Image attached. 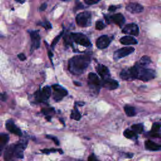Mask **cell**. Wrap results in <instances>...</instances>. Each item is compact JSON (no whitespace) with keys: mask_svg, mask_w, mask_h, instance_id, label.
<instances>
[{"mask_svg":"<svg viewBox=\"0 0 161 161\" xmlns=\"http://www.w3.org/2000/svg\"><path fill=\"white\" fill-rule=\"evenodd\" d=\"M125 112L128 117H134V116L136 115V112H135V108L130 107V106H126L124 108Z\"/></svg>","mask_w":161,"mask_h":161,"instance_id":"obj_22","label":"cell"},{"mask_svg":"<svg viewBox=\"0 0 161 161\" xmlns=\"http://www.w3.org/2000/svg\"><path fill=\"white\" fill-rule=\"evenodd\" d=\"M145 148L151 151H158L161 150V146L151 140H147L145 143Z\"/></svg>","mask_w":161,"mask_h":161,"instance_id":"obj_18","label":"cell"},{"mask_svg":"<svg viewBox=\"0 0 161 161\" xmlns=\"http://www.w3.org/2000/svg\"><path fill=\"white\" fill-rule=\"evenodd\" d=\"M88 84L89 87L93 89H96V91H98V89L102 86V82L100 81L98 75L93 73H91L88 75Z\"/></svg>","mask_w":161,"mask_h":161,"instance_id":"obj_6","label":"cell"},{"mask_svg":"<svg viewBox=\"0 0 161 161\" xmlns=\"http://www.w3.org/2000/svg\"><path fill=\"white\" fill-rule=\"evenodd\" d=\"M42 152L44 154H49L50 152H57V151H58L56 149H44V150H41Z\"/></svg>","mask_w":161,"mask_h":161,"instance_id":"obj_32","label":"cell"},{"mask_svg":"<svg viewBox=\"0 0 161 161\" xmlns=\"http://www.w3.org/2000/svg\"><path fill=\"white\" fill-rule=\"evenodd\" d=\"M161 128V123H155L153 124L152 127V132H157Z\"/></svg>","mask_w":161,"mask_h":161,"instance_id":"obj_27","label":"cell"},{"mask_svg":"<svg viewBox=\"0 0 161 161\" xmlns=\"http://www.w3.org/2000/svg\"><path fill=\"white\" fill-rule=\"evenodd\" d=\"M63 35V32H62V33H60L59 35H58V36H57L56 37H55L54 39V40H53V42H52V44H51V47H52V48H54V47L55 46V45H56L57 43H58V42L59 41V40H60V38H61V37H62V35Z\"/></svg>","mask_w":161,"mask_h":161,"instance_id":"obj_28","label":"cell"},{"mask_svg":"<svg viewBox=\"0 0 161 161\" xmlns=\"http://www.w3.org/2000/svg\"><path fill=\"white\" fill-rule=\"evenodd\" d=\"M105 27V25L102 21H98L96 23V29L98 30H103Z\"/></svg>","mask_w":161,"mask_h":161,"instance_id":"obj_29","label":"cell"},{"mask_svg":"<svg viewBox=\"0 0 161 161\" xmlns=\"http://www.w3.org/2000/svg\"><path fill=\"white\" fill-rule=\"evenodd\" d=\"M9 141V136L5 133H0V149H1Z\"/></svg>","mask_w":161,"mask_h":161,"instance_id":"obj_21","label":"cell"},{"mask_svg":"<svg viewBox=\"0 0 161 161\" xmlns=\"http://www.w3.org/2000/svg\"><path fill=\"white\" fill-rule=\"evenodd\" d=\"M120 42L122 43L123 45H135L137 44V40H136L135 38L131 36H125L120 39Z\"/></svg>","mask_w":161,"mask_h":161,"instance_id":"obj_19","label":"cell"},{"mask_svg":"<svg viewBox=\"0 0 161 161\" xmlns=\"http://www.w3.org/2000/svg\"><path fill=\"white\" fill-rule=\"evenodd\" d=\"M88 161H100V160H99L94 154H92L89 156Z\"/></svg>","mask_w":161,"mask_h":161,"instance_id":"obj_34","label":"cell"},{"mask_svg":"<svg viewBox=\"0 0 161 161\" xmlns=\"http://www.w3.org/2000/svg\"><path fill=\"white\" fill-rule=\"evenodd\" d=\"M116 9H117V7H116L115 6H113V5H112V6H110L108 8V10L110 12H114V11H115Z\"/></svg>","mask_w":161,"mask_h":161,"instance_id":"obj_39","label":"cell"},{"mask_svg":"<svg viewBox=\"0 0 161 161\" xmlns=\"http://www.w3.org/2000/svg\"><path fill=\"white\" fill-rule=\"evenodd\" d=\"M46 137H47L48 139H49L52 140L54 141V143H55V144H56V145H59V141L58 140V139H57L56 137H53V136H52V135H47Z\"/></svg>","mask_w":161,"mask_h":161,"instance_id":"obj_31","label":"cell"},{"mask_svg":"<svg viewBox=\"0 0 161 161\" xmlns=\"http://www.w3.org/2000/svg\"><path fill=\"white\" fill-rule=\"evenodd\" d=\"M30 37L32 39V47L31 50L33 51L35 49L39 48L40 45V37L39 35L38 31L37 30H33V31L29 32Z\"/></svg>","mask_w":161,"mask_h":161,"instance_id":"obj_8","label":"cell"},{"mask_svg":"<svg viewBox=\"0 0 161 161\" xmlns=\"http://www.w3.org/2000/svg\"><path fill=\"white\" fill-rule=\"evenodd\" d=\"M102 86H103L104 88H107L110 90H113L117 89L119 86V84L117 80L109 78L103 79V82H102Z\"/></svg>","mask_w":161,"mask_h":161,"instance_id":"obj_10","label":"cell"},{"mask_svg":"<svg viewBox=\"0 0 161 161\" xmlns=\"http://www.w3.org/2000/svg\"><path fill=\"white\" fill-rule=\"evenodd\" d=\"M91 62V57L88 54L77 55L70 59L68 68L73 74L79 75L84 72Z\"/></svg>","mask_w":161,"mask_h":161,"instance_id":"obj_1","label":"cell"},{"mask_svg":"<svg viewBox=\"0 0 161 161\" xmlns=\"http://www.w3.org/2000/svg\"><path fill=\"white\" fill-rule=\"evenodd\" d=\"M120 78L123 80H127L133 79L130 69L123 70L120 73Z\"/></svg>","mask_w":161,"mask_h":161,"instance_id":"obj_20","label":"cell"},{"mask_svg":"<svg viewBox=\"0 0 161 161\" xmlns=\"http://www.w3.org/2000/svg\"><path fill=\"white\" fill-rule=\"evenodd\" d=\"M97 72L99 75L103 78V79H105L110 78V71L107 67H106L104 65H98L97 67Z\"/></svg>","mask_w":161,"mask_h":161,"instance_id":"obj_16","label":"cell"},{"mask_svg":"<svg viewBox=\"0 0 161 161\" xmlns=\"http://www.w3.org/2000/svg\"><path fill=\"white\" fill-rule=\"evenodd\" d=\"M52 88L54 90V99L56 101V102L60 101L67 94V90L58 84L52 86Z\"/></svg>","mask_w":161,"mask_h":161,"instance_id":"obj_7","label":"cell"},{"mask_svg":"<svg viewBox=\"0 0 161 161\" xmlns=\"http://www.w3.org/2000/svg\"><path fill=\"white\" fill-rule=\"evenodd\" d=\"M49 57H52V52H50V51H49Z\"/></svg>","mask_w":161,"mask_h":161,"instance_id":"obj_42","label":"cell"},{"mask_svg":"<svg viewBox=\"0 0 161 161\" xmlns=\"http://www.w3.org/2000/svg\"><path fill=\"white\" fill-rule=\"evenodd\" d=\"M47 5L46 3H44L41 5V7H40V11H44V10L47 8Z\"/></svg>","mask_w":161,"mask_h":161,"instance_id":"obj_38","label":"cell"},{"mask_svg":"<svg viewBox=\"0 0 161 161\" xmlns=\"http://www.w3.org/2000/svg\"><path fill=\"white\" fill-rule=\"evenodd\" d=\"M40 25H41V26L44 27L45 29H50V28H52L51 24H50L48 22H45L44 23H40Z\"/></svg>","mask_w":161,"mask_h":161,"instance_id":"obj_30","label":"cell"},{"mask_svg":"<svg viewBox=\"0 0 161 161\" xmlns=\"http://www.w3.org/2000/svg\"><path fill=\"white\" fill-rule=\"evenodd\" d=\"M135 51V49L132 47H126L117 50L114 53L113 57L115 60H118L122 58H123L127 55L131 54Z\"/></svg>","mask_w":161,"mask_h":161,"instance_id":"obj_5","label":"cell"},{"mask_svg":"<svg viewBox=\"0 0 161 161\" xmlns=\"http://www.w3.org/2000/svg\"><path fill=\"white\" fill-rule=\"evenodd\" d=\"M126 9L131 13H140L144 11V7L137 3H128L126 7Z\"/></svg>","mask_w":161,"mask_h":161,"instance_id":"obj_11","label":"cell"},{"mask_svg":"<svg viewBox=\"0 0 161 161\" xmlns=\"http://www.w3.org/2000/svg\"><path fill=\"white\" fill-rule=\"evenodd\" d=\"M51 112H54V109L50 108V109H44L42 110V112L45 114V115H48L49 113H50V112L51 113Z\"/></svg>","mask_w":161,"mask_h":161,"instance_id":"obj_36","label":"cell"},{"mask_svg":"<svg viewBox=\"0 0 161 161\" xmlns=\"http://www.w3.org/2000/svg\"><path fill=\"white\" fill-rule=\"evenodd\" d=\"M135 66L136 67V71H137V79L146 82L155 77V72L154 70L142 67L137 64Z\"/></svg>","mask_w":161,"mask_h":161,"instance_id":"obj_2","label":"cell"},{"mask_svg":"<svg viewBox=\"0 0 161 161\" xmlns=\"http://www.w3.org/2000/svg\"><path fill=\"white\" fill-rule=\"evenodd\" d=\"M15 1L18 3H23L25 2L24 0H15Z\"/></svg>","mask_w":161,"mask_h":161,"instance_id":"obj_40","label":"cell"},{"mask_svg":"<svg viewBox=\"0 0 161 161\" xmlns=\"http://www.w3.org/2000/svg\"><path fill=\"white\" fill-rule=\"evenodd\" d=\"M70 118L75 120H77V121H78L80 119V118H81V115H80L78 108H75V109L72 111L71 115H70Z\"/></svg>","mask_w":161,"mask_h":161,"instance_id":"obj_26","label":"cell"},{"mask_svg":"<svg viewBox=\"0 0 161 161\" xmlns=\"http://www.w3.org/2000/svg\"><path fill=\"white\" fill-rule=\"evenodd\" d=\"M99 1H101V0H84L85 3L89 5L96 4V3H98Z\"/></svg>","mask_w":161,"mask_h":161,"instance_id":"obj_33","label":"cell"},{"mask_svg":"<svg viewBox=\"0 0 161 161\" xmlns=\"http://www.w3.org/2000/svg\"><path fill=\"white\" fill-rule=\"evenodd\" d=\"M51 94V88L49 86H45L41 92L38 94V98L40 102H44L47 100Z\"/></svg>","mask_w":161,"mask_h":161,"instance_id":"obj_14","label":"cell"},{"mask_svg":"<svg viewBox=\"0 0 161 161\" xmlns=\"http://www.w3.org/2000/svg\"><path fill=\"white\" fill-rule=\"evenodd\" d=\"M123 135L127 139H133L137 137V133L134 132L132 130L130 129L125 130L123 132Z\"/></svg>","mask_w":161,"mask_h":161,"instance_id":"obj_25","label":"cell"},{"mask_svg":"<svg viewBox=\"0 0 161 161\" xmlns=\"http://www.w3.org/2000/svg\"><path fill=\"white\" fill-rule=\"evenodd\" d=\"M74 83L75 85H77V86H81V84H79L80 83H78V82H76V81H74Z\"/></svg>","mask_w":161,"mask_h":161,"instance_id":"obj_41","label":"cell"},{"mask_svg":"<svg viewBox=\"0 0 161 161\" xmlns=\"http://www.w3.org/2000/svg\"><path fill=\"white\" fill-rule=\"evenodd\" d=\"M75 20L77 24L80 27H86L89 26L91 22V14L88 12L80 13L77 15Z\"/></svg>","mask_w":161,"mask_h":161,"instance_id":"obj_3","label":"cell"},{"mask_svg":"<svg viewBox=\"0 0 161 161\" xmlns=\"http://www.w3.org/2000/svg\"><path fill=\"white\" fill-rule=\"evenodd\" d=\"M6 127L9 132H10L13 134H15L18 136L22 135V131L20 130V129L18 127H17L16 125H15L14 122L12 120H9L8 121V122H7L6 124Z\"/></svg>","mask_w":161,"mask_h":161,"instance_id":"obj_13","label":"cell"},{"mask_svg":"<svg viewBox=\"0 0 161 161\" xmlns=\"http://www.w3.org/2000/svg\"><path fill=\"white\" fill-rule=\"evenodd\" d=\"M132 129L136 133H142L144 130V126L142 123L135 124L132 126Z\"/></svg>","mask_w":161,"mask_h":161,"instance_id":"obj_24","label":"cell"},{"mask_svg":"<svg viewBox=\"0 0 161 161\" xmlns=\"http://www.w3.org/2000/svg\"><path fill=\"white\" fill-rule=\"evenodd\" d=\"M111 40L107 35H102L96 40V46L98 49H103L108 47Z\"/></svg>","mask_w":161,"mask_h":161,"instance_id":"obj_12","label":"cell"},{"mask_svg":"<svg viewBox=\"0 0 161 161\" xmlns=\"http://www.w3.org/2000/svg\"><path fill=\"white\" fill-rule=\"evenodd\" d=\"M111 18H112V22L118 25L120 27H122L125 22V17H123V15H122V14L121 13L115 14L111 17Z\"/></svg>","mask_w":161,"mask_h":161,"instance_id":"obj_17","label":"cell"},{"mask_svg":"<svg viewBox=\"0 0 161 161\" xmlns=\"http://www.w3.org/2000/svg\"><path fill=\"white\" fill-rule=\"evenodd\" d=\"M15 150H16V145L12 144L9 145L6 149L4 154V159L6 161H9L13 157L14 154H15Z\"/></svg>","mask_w":161,"mask_h":161,"instance_id":"obj_15","label":"cell"},{"mask_svg":"<svg viewBox=\"0 0 161 161\" xmlns=\"http://www.w3.org/2000/svg\"><path fill=\"white\" fill-rule=\"evenodd\" d=\"M70 37L74 41L80 45L84 47H89L91 45V42L88 38L85 35L80 33H72Z\"/></svg>","mask_w":161,"mask_h":161,"instance_id":"obj_4","label":"cell"},{"mask_svg":"<svg viewBox=\"0 0 161 161\" xmlns=\"http://www.w3.org/2000/svg\"><path fill=\"white\" fill-rule=\"evenodd\" d=\"M62 1H66V0H62Z\"/></svg>","mask_w":161,"mask_h":161,"instance_id":"obj_43","label":"cell"},{"mask_svg":"<svg viewBox=\"0 0 161 161\" xmlns=\"http://www.w3.org/2000/svg\"><path fill=\"white\" fill-rule=\"evenodd\" d=\"M7 99V94L5 93L3 94H0V100L3 101V102H4L5 100Z\"/></svg>","mask_w":161,"mask_h":161,"instance_id":"obj_37","label":"cell"},{"mask_svg":"<svg viewBox=\"0 0 161 161\" xmlns=\"http://www.w3.org/2000/svg\"><path fill=\"white\" fill-rule=\"evenodd\" d=\"M122 32L127 34L134 35V36H137L139 34V28L137 25L135 23H130L126 25L123 28Z\"/></svg>","mask_w":161,"mask_h":161,"instance_id":"obj_9","label":"cell"},{"mask_svg":"<svg viewBox=\"0 0 161 161\" xmlns=\"http://www.w3.org/2000/svg\"><path fill=\"white\" fill-rule=\"evenodd\" d=\"M150 62H151V60L149 57L143 56L142 58L140 59V61L137 63V64L140 65V66L145 67V66H147V65H149Z\"/></svg>","mask_w":161,"mask_h":161,"instance_id":"obj_23","label":"cell"},{"mask_svg":"<svg viewBox=\"0 0 161 161\" xmlns=\"http://www.w3.org/2000/svg\"><path fill=\"white\" fill-rule=\"evenodd\" d=\"M18 59L20 60H22V61H24V60H26V56H25V54H22V53H21V54H19L18 55Z\"/></svg>","mask_w":161,"mask_h":161,"instance_id":"obj_35","label":"cell"}]
</instances>
